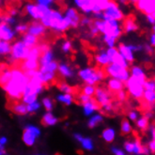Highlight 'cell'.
I'll return each instance as SVG.
<instances>
[{"label": "cell", "instance_id": "29", "mask_svg": "<svg viewBox=\"0 0 155 155\" xmlns=\"http://www.w3.org/2000/svg\"><path fill=\"white\" fill-rule=\"evenodd\" d=\"M80 93L83 95H86V96H88V97H92L95 93V87L92 86H87Z\"/></svg>", "mask_w": 155, "mask_h": 155}, {"label": "cell", "instance_id": "22", "mask_svg": "<svg viewBox=\"0 0 155 155\" xmlns=\"http://www.w3.org/2000/svg\"><path fill=\"white\" fill-rule=\"evenodd\" d=\"M12 51V46L10 42L0 41V54H10Z\"/></svg>", "mask_w": 155, "mask_h": 155}, {"label": "cell", "instance_id": "18", "mask_svg": "<svg viewBox=\"0 0 155 155\" xmlns=\"http://www.w3.org/2000/svg\"><path fill=\"white\" fill-rule=\"evenodd\" d=\"M58 69V63L56 61H51L49 64L45 65V66H42L41 67V70L39 71L41 74H48V72H54V71H56Z\"/></svg>", "mask_w": 155, "mask_h": 155}, {"label": "cell", "instance_id": "20", "mask_svg": "<svg viewBox=\"0 0 155 155\" xmlns=\"http://www.w3.org/2000/svg\"><path fill=\"white\" fill-rule=\"evenodd\" d=\"M35 137H36V136H35L31 132H29L27 129L25 130L24 134H23V140H24V142H25L27 146H32V145L34 144Z\"/></svg>", "mask_w": 155, "mask_h": 155}, {"label": "cell", "instance_id": "23", "mask_svg": "<svg viewBox=\"0 0 155 155\" xmlns=\"http://www.w3.org/2000/svg\"><path fill=\"white\" fill-rule=\"evenodd\" d=\"M143 99L145 100L146 102L148 104L153 105L154 104V99H155V94H154V91H149V90H146L144 94H143Z\"/></svg>", "mask_w": 155, "mask_h": 155}, {"label": "cell", "instance_id": "30", "mask_svg": "<svg viewBox=\"0 0 155 155\" xmlns=\"http://www.w3.org/2000/svg\"><path fill=\"white\" fill-rule=\"evenodd\" d=\"M51 14H52V11H48L46 13H45L42 18H41V23H42V25L44 27L46 26H50V19H51Z\"/></svg>", "mask_w": 155, "mask_h": 155}, {"label": "cell", "instance_id": "44", "mask_svg": "<svg viewBox=\"0 0 155 155\" xmlns=\"http://www.w3.org/2000/svg\"><path fill=\"white\" fill-rule=\"evenodd\" d=\"M104 41H105V42L110 46L111 48L113 47V45H114V43H115V41H116V39L115 38H112V37H109V36H105V38H104Z\"/></svg>", "mask_w": 155, "mask_h": 155}, {"label": "cell", "instance_id": "58", "mask_svg": "<svg viewBox=\"0 0 155 155\" xmlns=\"http://www.w3.org/2000/svg\"><path fill=\"white\" fill-rule=\"evenodd\" d=\"M146 49H147V51H148L149 53H150V50H151V49H150V47L149 46V45H146Z\"/></svg>", "mask_w": 155, "mask_h": 155}, {"label": "cell", "instance_id": "12", "mask_svg": "<svg viewBox=\"0 0 155 155\" xmlns=\"http://www.w3.org/2000/svg\"><path fill=\"white\" fill-rule=\"evenodd\" d=\"M39 41H41V39L39 37H35V36H32L30 34H25V37H24L23 43L25 45L26 47L32 48L34 46H37Z\"/></svg>", "mask_w": 155, "mask_h": 155}, {"label": "cell", "instance_id": "25", "mask_svg": "<svg viewBox=\"0 0 155 155\" xmlns=\"http://www.w3.org/2000/svg\"><path fill=\"white\" fill-rule=\"evenodd\" d=\"M51 61H52V53H51V51H48L45 54H43L42 56L41 57V63H40V64L42 67V66L49 64Z\"/></svg>", "mask_w": 155, "mask_h": 155}, {"label": "cell", "instance_id": "10", "mask_svg": "<svg viewBox=\"0 0 155 155\" xmlns=\"http://www.w3.org/2000/svg\"><path fill=\"white\" fill-rule=\"evenodd\" d=\"M45 31V27L39 23H32L29 27H27V34H30L35 37H40Z\"/></svg>", "mask_w": 155, "mask_h": 155}, {"label": "cell", "instance_id": "8", "mask_svg": "<svg viewBox=\"0 0 155 155\" xmlns=\"http://www.w3.org/2000/svg\"><path fill=\"white\" fill-rule=\"evenodd\" d=\"M12 79V66L8 64H0V86L4 87Z\"/></svg>", "mask_w": 155, "mask_h": 155}, {"label": "cell", "instance_id": "2", "mask_svg": "<svg viewBox=\"0 0 155 155\" xmlns=\"http://www.w3.org/2000/svg\"><path fill=\"white\" fill-rule=\"evenodd\" d=\"M104 68V71L105 72L106 76L108 75H111L113 76L115 79L117 80H120L121 81L122 83H126L127 81H128V78H129V72H128V70H126L120 66H117L116 64H110V65H107L105 67H103Z\"/></svg>", "mask_w": 155, "mask_h": 155}, {"label": "cell", "instance_id": "9", "mask_svg": "<svg viewBox=\"0 0 155 155\" xmlns=\"http://www.w3.org/2000/svg\"><path fill=\"white\" fill-rule=\"evenodd\" d=\"M14 33L11 30L8 25L5 23L0 24V40H4V41H10L13 39Z\"/></svg>", "mask_w": 155, "mask_h": 155}, {"label": "cell", "instance_id": "57", "mask_svg": "<svg viewBox=\"0 0 155 155\" xmlns=\"http://www.w3.org/2000/svg\"><path fill=\"white\" fill-rule=\"evenodd\" d=\"M0 150H1V153H2V154H5V151H4V147H3V146H2L1 144H0Z\"/></svg>", "mask_w": 155, "mask_h": 155}, {"label": "cell", "instance_id": "5", "mask_svg": "<svg viewBox=\"0 0 155 155\" xmlns=\"http://www.w3.org/2000/svg\"><path fill=\"white\" fill-rule=\"evenodd\" d=\"M104 18L105 21H116V20H121L123 18L122 12L120 11L118 6L115 2H110V5L104 11Z\"/></svg>", "mask_w": 155, "mask_h": 155}, {"label": "cell", "instance_id": "27", "mask_svg": "<svg viewBox=\"0 0 155 155\" xmlns=\"http://www.w3.org/2000/svg\"><path fill=\"white\" fill-rule=\"evenodd\" d=\"M131 131H132V128H131V125L129 124L128 120H127L126 118H123L121 121V134H128L131 133Z\"/></svg>", "mask_w": 155, "mask_h": 155}, {"label": "cell", "instance_id": "51", "mask_svg": "<svg viewBox=\"0 0 155 155\" xmlns=\"http://www.w3.org/2000/svg\"><path fill=\"white\" fill-rule=\"evenodd\" d=\"M129 117L132 118L133 120H136V114H135V112L131 111V112L129 113Z\"/></svg>", "mask_w": 155, "mask_h": 155}, {"label": "cell", "instance_id": "39", "mask_svg": "<svg viewBox=\"0 0 155 155\" xmlns=\"http://www.w3.org/2000/svg\"><path fill=\"white\" fill-rule=\"evenodd\" d=\"M144 87L149 90V91H154L155 88V85H154V81L153 80H149V81H146L145 83L143 84Z\"/></svg>", "mask_w": 155, "mask_h": 155}, {"label": "cell", "instance_id": "50", "mask_svg": "<svg viewBox=\"0 0 155 155\" xmlns=\"http://www.w3.org/2000/svg\"><path fill=\"white\" fill-rule=\"evenodd\" d=\"M149 146H150V149L151 152L154 153V152H155V142H154V140H152V141L150 143Z\"/></svg>", "mask_w": 155, "mask_h": 155}, {"label": "cell", "instance_id": "59", "mask_svg": "<svg viewBox=\"0 0 155 155\" xmlns=\"http://www.w3.org/2000/svg\"><path fill=\"white\" fill-rule=\"evenodd\" d=\"M1 23H2V21H1V20H0V24H1Z\"/></svg>", "mask_w": 155, "mask_h": 155}, {"label": "cell", "instance_id": "33", "mask_svg": "<svg viewBox=\"0 0 155 155\" xmlns=\"http://www.w3.org/2000/svg\"><path fill=\"white\" fill-rule=\"evenodd\" d=\"M71 25V20L68 17L62 19L61 23H60V26H59V31H64L65 29H67L68 27Z\"/></svg>", "mask_w": 155, "mask_h": 155}, {"label": "cell", "instance_id": "38", "mask_svg": "<svg viewBox=\"0 0 155 155\" xmlns=\"http://www.w3.org/2000/svg\"><path fill=\"white\" fill-rule=\"evenodd\" d=\"M36 100H37V95H30V96H26V97H24L23 101L24 103L27 104H34L36 103Z\"/></svg>", "mask_w": 155, "mask_h": 155}, {"label": "cell", "instance_id": "28", "mask_svg": "<svg viewBox=\"0 0 155 155\" xmlns=\"http://www.w3.org/2000/svg\"><path fill=\"white\" fill-rule=\"evenodd\" d=\"M26 11L27 12H29L35 19H40V16H39V12H38V8L37 6H34V5H27L26 6Z\"/></svg>", "mask_w": 155, "mask_h": 155}, {"label": "cell", "instance_id": "55", "mask_svg": "<svg viewBox=\"0 0 155 155\" xmlns=\"http://www.w3.org/2000/svg\"><path fill=\"white\" fill-rule=\"evenodd\" d=\"M75 138L77 139V140H79L80 142L83 140V137H82V136L80 135V134H75Z\"/></svg>", "mask_w": 155, "mask_h": 155}, {"label": "cell", "instance_id": "13", "mask_svg": "<svg viewBox=\"0 0 155 155\" xmlns=\"http://www.w3.org/2000/svg\"><path fill=\"white\" fill-rule=\"evenodd\" d=\"M123 87H124V84L120 80L111 79L108 82V88H109V91H110V93H115L120 90H122Z\"/></svg>", "mask_w": 155, "mask_h": 155}, {"label": "cell", "instance_id": "11", "mask_svg": "<svg viewBox=\"0 0 155 155\" xmlns=\"http://www.w3.org/2000/svg\"><path fill=\"white\" fill-rule=\"evenodd\" d=\"M135 18L134 15H129L123 22V28L125 32L134 31L137 29V25L135 24Z\"/></svg>", "mask_w": 155, "mask_h": 155}, {"label": "cell", "instance_id": "16", "mask_svg": "<svg viewBox=\"0 0 155 155\" xmlns=\"http://www.w3.org/2000/svg\"><path fill=\"white\" fill-rule=\"evenodd\" d=\"M110 62H112L113 64H116L117 66H120L126 70H128V63L126 62V60L123 58V57L120 54H118L117 52L115 54V56L110 59Z\"/></svg>", "mask_w": 155, "mask_h": 155}, {"label": "cell", "instance_id": "21", "mask_svg": "<svg viewBox=\"0 0 155 155\" xmlns=\"http://www.w3.org/2000/svg\"><path fill=\"white\" fill-rule=\"evenodd\" d=\"M58 122V118L54 117L52 114L48 113L45 115L42 120H41V124L44 125V126H49V125H54Z\"/></svg>", "mask_w": 155, "mask_h": 155}, {"label": "cell", "instance_id": "6", "mask_svg": "<svg viewBox=\"0 0 155 155\" xmlns=\"http://www.w3.org/2000/svg\"><path fill=\"white\" fill-rule=\"evenodd\" d=\"M95 100L100 104V105L102 106V108L109 104L112 103V97L111 94L107 92V91L103 88V87H98L95 88Z\"/></svg>", "mask_w": 155, "mask_h": 155}, {"label": "cell", "instance_id": "31", "mask_svg": "<svg viewBox=\"0 0 155 155\" xmlns=\"http://www.w3.org/2000/svg\"><path fill=\"white\" fill-rule=\"evenodd\" d=\"M154 8H155V2L149 1V4L147 5L143 12H145L147 15H154Z\"/></svg>", "mask_w": 155, "mask_h": 155}, {"label": "cell", "instance_id": "32", "mask_svg": "<svg viewBox=\"0 0 155 155\" xmlns=\"http://www.w3.org/2000/svg\"><path fill=\"white\" fill-rule=\"evenodd\" d=\"M137 125H138V127L142 131H146V130L148 129V127H149V120H148L147 117H143L141 120H138Z\"/></svg>", "mask_w": 155, "mask_h": 155}, {"label": "cell", "instance_id": "46", "mask_svg": "<svg viewBox=\"0 0 155 155\" xmlns=\"http://www.w3.org/2000/svg\"><path fill=\"white\" fill-rule=\"evenodd\" d=\"M125 149L127 151L129 152H134V144L131 143V142H127L125 143Z\"/></svg>", "mask_w": 155, "mask_h": 155}, {"label": "cell", "instance_id": "4", "mask_svg": "<svg viewBox=\"0 0 155 155\" xmlns=\"http://www.w3.org/2000/svg\"><path fill=\"white\" fill-rule=\"evenodd\" d=\"M30 48L26 47L23 42H17L12 47V58L13 60H25L27 58Z\"/></svg>", "mask_w": 155, "mask_h": 155}, {"label": "cell", "instance_id": "56", "mask_svg": "<svg viewBox=\"0 0 155 155\" xmlns=\"http://www.w3.org/2000/svg\"><path fill=\"white\" fill-rule=\"evenodd\" d=\"M154 41H155V35H154V34H152V35H151V44H152V45H154V44H155V42H154Z\"/></svg>", "mask_w": 155, "mask_h": 155}, {"label": "cell", "instance_id": "52", "mask_svg": "<svg viewBox=\"0 0 155 155\" xmlns=\"http://www.w3.org/2000/svg\"><path fill=\"white\" fill-rule=\"evenodd\" d=\"M113 152L116 154V155H124V153L120 150H117V149H113Z\"/></svg>", "mask_w": 155, "mask_h": 155}, {"label": "cell", "instance_id": "37", "mask_svg": "<svg viewBox=\"0 0 155 155\" xmlns=\"http://www.w3.org/2000/svg\"><path fill=\"white\" fill-rule=\"evenodd\" d=\"M96 3L101 11H105L108 6L110 5V1H106V0H100V1H96Z\"/></svg>", "mask_w": 155, "mask_h": 155}, {"label": "cell", "instance_id": "26", "mask_svg": "<svg viewBox=\"0 0 155 155\" xmlns=\"http://www.w3.org/2000/svg\"><path fill=\"white\" fill-rule=\"evenodd\" d=\"M114 136H115V133L112 129L108 128V129H105L103 133V137L104 138L105 141L107 142H111L113 139H114Z\"/></svg>", "mask_w": 155, "mask_h": 155}, {"label": "cell", "instance_id": "48", "mask_svg": "<svg viewBox=\"0 0 155 155\" xmlns=\"http://www.w3.org/2000/svg\"><path fill=\"white\" fill-rule=\"evenodd\" d=\"M117 52V51L116 48H113V47H112V48L109 49V50L107 51V54H107V57L109 58V59H111V58L115 56V54H116Z\"/></svg>", "mask_w": 155, "mask_h": 155}, {"label": "cell", "instance_id": "61", "mask_svg": "<svg viewBox=\"0 0 155 155\" xmlns=\"http://www.w3.org/2000/svg\"><path fill=\"white\" fill-rule=\"evenodd\" d=\"M57 155H61V154H57Z\"/></svg>", "mask_w": 155, "mask_h": 155}, {"label": "cell", "instance_id": "54", "mask_svg": "<svg viewBox=\"0 0 155 155\" xmlns=\"http://www.w3.org/2000/svg\"><path fill=\"white\" fill-rule=\"evenodd\" d=\"M6 142H7V139H6L5 137H2L1 139H0V144H1L2 146H3L4 144H6Z\"/></svg>", "mask_w": 155, "mask_h": 155}, {"label": "cell", "instance_id": "40", "mask_svg": "<svg viewBox=\"0 0 155 155\" xmlns=\"http://www.w3.org/2000/svg\"><path fill=\"white\" fill-rule=\"evenodd\" d=\"M135 7L138 8V10L144 12V10L147 7V5L149 4V1H146V0H141V1H136L135 3Z\"/></svg>", "mask_w": 155, "mask_h": 155}, {"label": "cell", "instance_id": "41", "mask_svg": "<svg viewBox=\"0 0 155 155\" xmlns=\"http://www.w3.org/2000/svg\"><path fill=\"white\" fill-rule=\"evenodd\" d=\"M81 143L83 144L84 148H86L87 150L92 149V143H91V140L89 138H83V140L81 141Z\"/></svg>", "mask_w": 155, "mask_h": 155}, {"label": "cell", "instance_id": "19", "mask_svg": "<svg viewBox=\"0 0 155 155\" xmlns=\"http://www.w3.org/2000/svg\"><path fill=\"white\" fill-rule=\"evenodd\" d=\"M75 3L86 12H89L90 11H92V8L94 5V1H80V0H76Z\"/></svg>", "mask_w": 155, "mask_h": 155}, {"label": "cell", "instance_id": "1", "mask_svg": "<svg viewBox=\"0 0 155 155\" xmlns=\"http://www.w3.org/2000/svg\"><path fill=\"white\" fill-rule=\"evenodd\" d=\"M28 81L29 79L25 75L21 70L12 66V79L3 87L7 91V99L21 101Z\"/></svg>", "mask_w": 155, "mask_h": 155}, {"label": "cell", "instance_id": "34", "mask_svg": "<svg viewBox=\"0 0 155 155\" xmlns=\"http://www.w3.org/2000/svg\"><path fill=\"white\" fill-rule=\"evenodd\" d=\"M102 120H103V117H102L101 116H95V117H93L89 120L88 126L90 127V128H93L94 126H96L98 123H100Z\"/></svg>", "mask_w": 155, "mask_h": 155}, {"label": "cell", "instance_id": "17", "mask_svg": "<svg viewBox=\"0 0 155 155\" xmlns=\"http://www.w3.org/2000/svg\"><path fill=\"white\" fill-rule=\"evenodd\" d=\"M120 53H121V56L123 57L124 59L128 60L130 62L134 61V58H133V54L132 51L129 49L128 46H126L123 43H120Z\"/></svg>", "mask_w": 155, "mask_h": 155}, {"label": "cell", "instance_id": "14", "mask_svg": "<svg viewBox=\"0 0 155 155\" xmlns=\"http://www.w3.org/2000/svg\"><path fill=\"white\" fill-rule=\"evenodd\" d=\"M62 21L61 18V14L58 12L52 11V14H51V19H50V26L53 27L54 29L59 30V26H60V23Z\"/></svg>", "mask_w": 155, "mask_h": 155}, {"label": "cell", "instance_id": "15", "mask_svg": "<svg viewBox=\"0 0 155 155\" xmlns=\"http://www.w3.org/2000/svg\"><path fill=\"white\" fill-rule=\"evenodd\" d=\"M67 17L71 20V25L76 27L78 25V22L80 21V16L77 12V11H75L74 8H70V10L67 12Z\"/></svg>", "mask_w": 155, "mask_h": 155}, {"label": "cell", "instance_id": "45", "mask_svg": "<svg viewBox=\"0 0 155 155\" xmlns=\"http://www.w3.org/2000/svg\"><path fill=\"white\" fill-rule=\"evenodd\" d=\"M25 129H27L29 132H31L35 136H38V135L40 134L39 129H38V128H35V127H33V126H28V127H26Z\"/></svg>", "mask_w": 155, "mask_h": 155}, {"label": "cell", "instance_id": "49", "mask_svg": "<svg viewBox=\"0 0 155 155\" xmlns=\"http://www.w3.org/2000/svg\"><path fill=\"white\" fill-rule=\"evenodd\" d=\"M62 48H63V50H64L65 52H68V51H70V50H71V42H70V41H66L64 44H63Z\"/></svg>", "mask_w": 155, "mask_h": 155}, {"label": "cell", "instance_id": "35", "mask_svg": "<svg viewBox=\"0 0 155 155\" xmlns=\"http://www.w3.org/2000/svg\"><path fill=\"white\" fill-rule=\"evenodd\" d=\"M58 71H59V74L61 75H65V76H71L72 74L71 71L68 69L67 66H64V65H61L58 67Z\"/></svg>", "mask_w": 155, "mask_h": 155}, {"label": "cell", "instance_id": "42", "mask_svg": "<svg viewBox=\"0 0 155 155\" xmlns=\"http://www.w3.org/2000/svg\"><path fill=\"white\" fill-rule=\"evenodd\" d=\"M39 107H40V104L38 103H34V104H31L27 105L26 109H27V112H33L35 110H37Z\"/></svg>", "mask_w": 155, "mask_h": 155}, {"label": "cell", "instance_id": "7", "mask_svg": "<svg viewBox=\"0 0 155 155\" xmlns=\"http://www.w3.org/2000/svg\"><path fill=\"white\" fill-rule=\"evenodd\" d=\"M7 108L10 109L11 111L17 115H25L27 113L26 106L21 103L19 100H12L8 99V104H7Z\"/></svg>", "mask_w": 155, "mask_h": 155}, {"label": "cell", "instance_id": "36", "mask_svg": "<svg viewBox=\"0 0 155 155\" xmlns=\"http://www.w3.org/2000/svg\"><path fill=\"white\" fill-rule=\"evenodd\" d=\"M58 100H59V101H61V102H63V103L67 104H70L74 99H72V96L71 95L65 94V95H60V96H58Z\"/></svg>", "mask_w": 155, "mask_h": 155}, {"label": "cell", "instance_id": "43", "mask_svg": "<svg viewBox=\"0 0 155 155\" xmlns=\"http://www.w3.org/2000/svg\"><path fill=\"white\" fill-rule=\"evenodd\" d=\"M43 104H44V106H45V108H46L47 111L52 110V101L49 98H45L43 100Z\"/></svg>", "mask_w": 155, "mask_h": 155}, {"label": "cell", "instance_id": "24", "mask_svg": "<svg viewBox=\"0 0 155 155\" xmlns=\"http://www.w3.org/2000/svg\"><path fill=\"white\" fill-rule=\"evenodd\" d=\"M97 59V62L99 63V64H101L102 67H105L109 64V62H110V59H109V58L107 57L106 54H99V56L96 58Z\"/></svg>", "mask_w": 155, "mask_h": 155}, {"label": "cell", "instance_id": "3", "mask_svg": "<svg viewBox=\"0 0 155 155\" xmlns=\"http://www.w3.org/2000/svg\"><path fill=\"white\" fill-rule=\"evenodd\" d=\"M126 87L129 89V94L134 96L136 100H141L143 98V94H144V89H143V86L139 83V81L137 80V78L132 76L128 81L125 83Z\"/></svg>", "mask_w": 155, "mask_h": 155}, {"label": "cell", "instance_id": "60", "mask_svg": "<svg viewBox=\"0 0 155 155\" xmlns=\"http://www.w3.org/2000/svg\"><path fill=\"white\" fill-rule=\"evenodd\" d=\"M0 155H2V153H1V151H0Z\"/></svg>", "mask_w": 155, "mask_h": 155}, {"label": "cell", "instance_id": "53", "mask_svg": "<svg viewBox=\"0 0 155 155\" xmlns=\"http://www.w3.org/2000/svg\"><path fill=\"white\" fill-rule=\"evenodd\" d=\"M148 19L150 23H154V15H148Z\"/></svg>", "mask_w": 155, "mask_h": 155}, {"label": "cell", "instance_id": "47", "mask_svg": "<svg viewBox=\"0 0 155 155\" xmlns=\"http://www.w3.org/2000/svg\"><path fill=\"white\" fill-rule=\"evenodd\" d=\"M27 26H28V25H26L17 26V27H16V31H17L18 33H20V34H23V33H25V32L27 30Z\"/></svg>", "mask_w": 155, "mask_h": 155}]
</instances>
